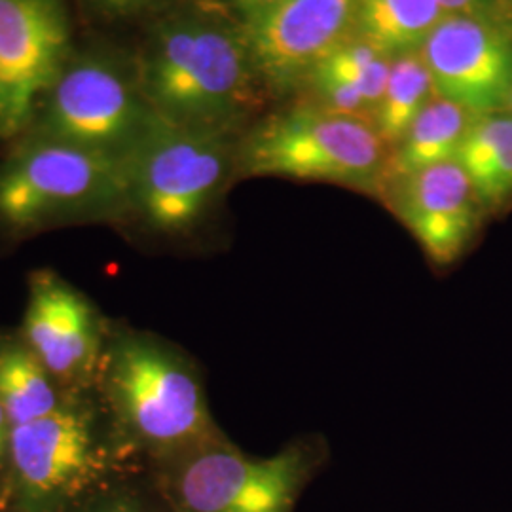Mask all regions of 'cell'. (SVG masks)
<instances>
[{"label": "cell", "mask_w": 512, "mask_h": 512, "mask_svg": "<svg viewBox=\"0 0 512 512\" xmlns=\"http://www.w3.org/2000/svg\"><path fill=\"white\" fill-rule=\"evenodd\" d=\"M150 109L190 128L241 135L264 95L243 25L188 8L160 19L137 63Z\"/></svg>", "instance_id": "1"}, {"label": "cell", "mask_w": 512, "mask_h": 512, "mask_svg": "<svg viewBox=\"0 0 512 512\" xmlns=\"http://www.w3.org/2000/svg\"><path fill=\"white\" fill-rule=\"evenodd\" d=\"M99 368L118 440L129 454L154 465L222 435L202 378L179 349L150 334H116Z\"/></svg>", "instance_id": "2"}, {"label": "cell", "mask_w": 512, "mask_h": 512, "mask_svg": "<svg viewBox=\"0 0 512 512\" xmlns=\"http://www.w3.org/2000/svg\"><path fill=\"white\" fill-rule=\"evenodd\" d=\"M329 459L321 435H302L256 458L222 433L154 463L152 480L167 512H294Z\"/></svg>", "instance_id": "3"}, {"label": "cell", "mask_w": 512, "mask_h": 512, "mask_svg": "<svg viewBox=\"0 0 512 512\" xmlns=\"http://www.w3.org/2000/svg\"><path fill=\"white\" fill-rule=\"evenodd\" d=\"M389 158L391 150L370 122L308 101L241 131L236 181L283 177L338 184L380 200Z\"/></svg>", "instance_id": "4"}, {"label": "cell", "mask_w": 512, "mask_h": 512, "mask_svg": "<svg viewBox=\"0 0 512 512\" xmlns=\"http://www.w3.org/2000/svg\"><path fill=\"white\" fill-rule=\"evenodd\" d=\"M239 135L169 122L152 110L128 154V213L148 232L183 238L213 213L236 181Z\"/></svg>", "instance_id": "5"}, {"label": "cell", "mask_w": 512, "mask_h": 512, "mask_svg": "<svg viewBox=\"0 0 512 512\" xmlns=\"http://www.w3.org/2000/svg\"><path fill=\"white\" fill-rule=\"evenodd\" d=\"M128 213V158L25 137L0 164V226L33 234Z\"/></svg>", "instance_id": "6"}, {"label": "cell", "mask_w": 512, "mask_h": 512, "mask_svg": "<svg viewBox=\"0 0 512 512\" xmlns=\"http://www.w3.org/2000/svg\"><path fill=\"white\" fill-rule=\"evenodd\" d=\"M152 118L137 65L105 52L71 55L44 95L33 137L128 158Z\"/></svg>", "instance_id": "7"}, {"label": "cell", "mask_w": 512, "mask_h": 512, "mask_svg": "<svg viewBox=\"0 0 512 512\" xmlns=\"http://www.w3.org/2000/svg\"><path fill=\"white\" fill-rule=\"evenodd\" d=\"M6 459L14 494L27 512L65 511L107 471L92 410L71 401L12 427Z\"/></svg>", "instance_id": "8"}, {"label": "cell", "mask_w": 512, "mask_h": 512, "mask_svg": "<svg viewBox=\"0 0 512 512\" xmlns=\"http://www.w3.org/2000/svg\"><path fill=\"white\" fill-rule=\"evenodd\" d=\"M61 0H0V139L33 126L44 95L71 59Z\"/></svg>", "instance_id": "9"}, {"label": "cell", "mask_w": 512, "mask_h": 512, "mask_svg": "<svg viewBox=\"0 0 512 512\" xmlns=\"http://www.w3.org/2000/svg\"><path fill=\"white\" fill-rule=\"evenodd\" d=\"M433 88L473 116L509 110L512 25L492 14H448L420 48Z\"/></svg>", "instance_id": "10"}, {"label": "cell", "mask_w": 512, "mask_h": 512, "mask_svg": "<svg viewBox=\"0 0 512 512\" xmlns=\"http://www.w3.org/2000/svg\"><path fill=\"white\" fill-rule=\"evenodd\" d=\"M357 0H279L241 21L264 90H302L311 71L353 35Z\"/></svg>", "instance_id": "11"}, {"label": "cell", "mask_w": 512, "mask_h": 512, "mask_svg": "<svg viewBox=\"0 0 512 512\" xmlns=\"http://www.w3.org/2000/svg\"><path fill=\"white\" fill-rule=\"evenodd\" d=\"M380 200L437 270H446L465 256L486 213L456 160L389 179Z\"/></svg>", "instance_id": "12"}, {"label": "cell", "mask_w": 512, "mask_h": 512, "mask_svg": "<svg viewBox=\"0 0 512 512\" xmlns=\"http://www.w3.org/2000/svg\"><path fill=\"white\" fill-rule=\"evenodd\" d=\"M23 340L57 384L86 382L103 359L101 325L92 306L48 272L35 274L31 281Z\"/></svg>", "instance_id": "13"}, {"label": "cell", "mask_w": 512, "mask_h": 512, "mask_svg": "<svg viewBox=\"0 0 512 512\" xmlns=\"http://www.w3.org/2000/svg\"><path fill=\"white\" fill-rule=\"evenodd\" d=\"M456 162L469 177L486 213L512 202V110L475 116Z\"/></svg>", "instance_id": "14"}, {"label": "cell", "mask_w": 512, "mask_h": 512, "mask_svg": "<svg viewBox=\"0 0 512 512\" xmlns=\"http://www.w3.org/2000/svg\"><path fill=\"white\" fill-rule=\"evenodd\" d=\"M473 120L475 116L469 110L435 95L391 150L387 181L456 160L461 141Z\"/></svg>", "instance_id": "15"}, {"label": "cell", "mask_w": 512, "mask_h": 512, "mask_svg": "<svg viewBox=\"0 0 512 512\" xmlns=\"http://www.w3.org/2000/svg\"><path fill=\"white\" fill-rule=\"evenodd\" d=\"M446 16L440 0H357L353 35L389 57L412 54Z\"/></svg>", "instance_id": "16"}, {"label": "cell", "mask_w": 512, "mask_h": 512, "mask_svg": "<svg viewBox=\"0 0 512 512\" xmlns=\"http://www.w3.org/2000/svg\"><path fill=\"white\" fill-rule=\"evenodd\" d=\"M65 399L54 376L25 344L0 348V404L12 423H23L52 414Z\"/></svg>", "instance_id": "17"}, {"label": "cell", "mask_w": 512, "mask_h": 512, "mask_svg": "<svg viewBox=\"0 0 512 512\" xmlns=\"http://www.w3.org/2000/svg\"><path fill=\"white\" fill-rule=\"evenodd\" d=\"M435 95L420 52L391 57L385 90L372 116V126L389 150L403 139L406 129Z\"/></svg>", "instance_id": "18"}, {"label": "cell", "mask_w": 512, "mask_h": 512, "mask_svg": "<svg viewBox=\"0 0 512 512\" xmlns=\"http://www.w3.org/2000/svg\"><path fill=\"white\" fill-rule=\"evenodd\" d=\"M317 67H323L330 73L348 80L349 84L363 95L370 114L374 116V110L382 99L385 82L389 76V55L382 54L363 38L351 35L342 44H338Z\"/></svg>", "instance_id": "19"}, {"label": "cell", "mask_w": 512, "mask_h": 512, "mask_svg": "<svg viewBox=\"0 0 512 512\" xmlns=\"http://www.w3.org/2000/svg\"><path fill=\"white\" fill-rule=\"evenodd\" d=\"M162 499V497H160ZM92 512H167L164 501L160 507H152L147 499L135 494H122L110 497L107 503L95 507Z\"/></svg>", "instance_id": "20"}, {"label": "cell", "mask_w": 512, "mask_h": 512, "mask_svg": "<svg viewBox=\"0 0 512 512\" xmlns=\"http://www.w3.org/2000/svg\"><path fill=\"white\" fill-rule=\"evenodd\" d=\"M505 0H440L446 14H492L497 16Z\"/></svg>", "instance_id": "21"}, {"label": "cell", "mask_w": 512, "mask_h": 512, "mask_svg": "<svg viewBox=\"0 0 512 512\" xmlns=\"http://www.w3.org/2000/svg\"><path fill=\"white\" fill-rule=\"evenodd\" d=\"M226 2L238 12L241 21H245V19L253 18L256 14L268 10L279 0H226Z\"/></svg>", "instance_id": "22"}, {"label": "cell", "mask_w": 512, "mask_h": 512, "mask_svg": "<svg viewBox=\"0 0 512 512\" xmlns=\"http://www.w3.org/2000/svg\"><path fill=\"white\" fill-rule=\"evenodd\" d=\"M95 6H99L101 10L109 12V14H129L133 10H139L141 6H145L150 0H92Z\"/></svg>", "instance_id": "23"}, {"label": "cell", "mask_w": 512, "mask_h": 512, "mask_svg": "<svg viewBox=\"0 0 512 512\" xmlns=\"http://www.w3.org/2000/svg\"><path fill=\"white\" fill-rule=\"evenodd\" d=\"M10 431H12V423L8 420L2 404H0V454L6 459L8 454V440H10Z\"/></svg>", "instance_id": "24"}, {"label": "cell", "mask_w": 512, "mask_h": 512, "mask_svg": "<svg viewBox=\"0 0 512 512\" xmlns=\"http://www.w3.org/2000/svg\"><path fill=\"white\" fill-rule=\"evenodd\" d=\"M505 2H509V6H511V12H512V0H505Z\"/></svg>", "instance_id": "25"}, {"label": "cell", "mask_w": 512, "mask_h": 512, "mask_svg": "<svg viewBox=\"0 0 512 512\" xmlns=\"http://www.w3.org/2000/svg\"><path fill=\"white\" fill-rule=\"evenodd\" d=\"M2 459H4V456H2V454H0V461H2Z\"/></svg>", "instance_id": "26"}, {"label": "cell", "mask_w": 512, "mask_h": 512, "mask_svg": "<svg viewBox=\"0 0 512 512\" xmlns=\"http://www.w3.org/2000/svg\"><path fill=\"white\" fill-rule=\"evenodd\" d=\"M509 110H512V99H511V107H509Z\"/></svg>", "instance_id": "27"}]
</instances>
